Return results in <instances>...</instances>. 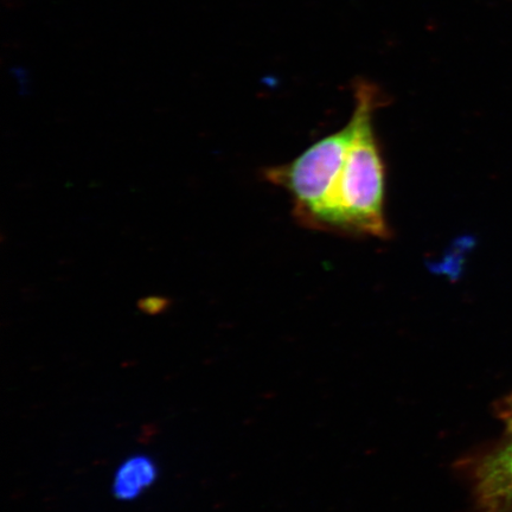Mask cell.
<instances>
[{
    "label": "cell",
    "instance_id": "6da1fadb",
    "mask_svg": "<svg viewBox=\"0 0 512 512\" xmlns=\"http://www.w3.org/2000/svg\"><path fill=\"white\" fill-rule=\"evenodd\" d=\"M352 91L355 110L347 155L313 229L387 239L386 169L374 131V114L388 104V96L366 78L354 79Z\"/></svg>",
    "mask_w": 512,
    "mask_h": 512
},
{
    "label": "cell",
    "instance_id": "7a4b0ae2",
    "mask_svg": "<svg viewBox=\"0 0 512 512\" xmlns=\"http://www.w3.org/2000/svg\"><path fill=\"white\" fill-rule=\"evenodd\" d=\"M352 136V124L311 145L291 163L271 166L261 174L267 182L290 192L294 217L313 229L341 170Z\"/></svg>",
    "mask_w": 512,
    "mask_h": 512
},
{
    "label": "cell",
    "instance_id": "3957f363",
    "mask_svg": "<svg viewBox=\"0 0 512 512\" xmlns=\"http://www.w3.org/2000/svg\"><path fill=\"white\" fill-rule=\"evenodd\" d=\"M508 433L472 470L473 496L479 512H512V403L503 408Z\"/></svg>",
    "mask_w": 512,
    "mask_h": 512
},
{
    "label": "cell",
    "instance_id": "277c9868",
    "mask_svg": "<svg viewBox=\"0 0 512 512\" xmlns=\"http://www.w3.org/2000/svg\"><path fill=\"white\" fill-rule=\"evenodd\" d=\"M157 471L151 459L138 456L127 460L114 479V494L124 501L136 498L155 482Z\"/></svg>",
    "mask_w": 512,
    "mask_h": 512
},
{
    "label": "cell",
    "instance_id": "5b68a950",
    "mask_svg": "<svg viewBox=\"0 0 512 512\" xmlns=\"http://www.w3.org/2000/svg\"><path fill=\"white\" fill-rule=\"evenodd\" d=\"M171 305L170 299L165 297L153 296L139 300L138 307L146 315H159L168 310Z\"/></svg>",
    "mask_w": 512,
    "mask_h": 512
},
{
    "label": "cell",
    "instance_id": "8992f818",
    "mask_svg": "<svg viewBox=\"0 0 512 512\" xmlns=\"http://www.w3.org/2000/svg\"><path fill=\"white\" fill-rule=\"evenodd\" d=\"M512 403V401H510Z\"/></svg>",
    "mask_w": 512,
    "mask_h": 512
}]
</instances>
